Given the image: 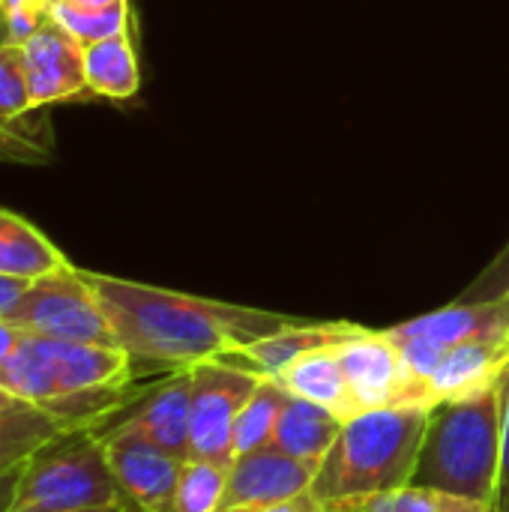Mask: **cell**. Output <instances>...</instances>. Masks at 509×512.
Wrapping results in <instances>:
<instances>
[{"instance_id":"1","label":"cell","mask_w":509,"mask_h":512,"mask_svg":"<svg viewBox=\"0 0 509 512\" xmlns=\"http://www.w3.org/2000/svg\"><path fill=\"white\" fill-rule=\"evenodd\" d=\"M81 273L93 288L117 345L138 366L192 369L207 360H225L297 321L291 315L192 297L120 276Z\"/></svg>"},{"instance_id":"2","label":"cell","mask_w":509,"mask_h":512,"mask_svg":"<svg viewBox=\"0 0 509 512\" xmlns=\"http://www.w3.org/2000/svg\"><path fill=\"white\" fill-rule=\"evenodd\" d=\"M429 414L426 405L357 414L342 426L309 492L327 512H348L375 495L411 486Z\"/></svg>"},{"instance_id":"3","label":"cell","mask_w":509,"mask_h":512,"mask_svg":"<svg viewBox=\"0 0 509 512\" xmlns=\"http://www.w3.org/2000/svg\"><path fill=\"white\" fill-rule=\"evenodd\" d=\"M501 414L504 381L486 393L435 405L411 486L444 489L498 507Z\"/></svg>"},{"instance_id":"4","label":"cell","mask_w":509,"mask_h":512,"mask_svg":"<svg viewBox=\"0 0 509 512\" xmlns=\"http://www.w3.org/2000/svg\"><path fill=\"white\" fill-rule=\"evenodd\" d=\"M135 375L138 363L123 348L24 333L18 351L0 366V387L24 405L51 411L72 396L129 390L135 387Z\"/></svg>"},{"instance_id":"5","label":"cell","mask_w":509,"mask_h":512,"mask_svg":"<svg viewBox=\"0 0 509 512\" xmlns=\"http://www.w3.org/2000/svg\"><path fill=\"white\" fill-rule=\"evenodd\" d=\"M126 504L96 432H66L15 477L9 510H99Z\"/></svg>"},{"instance_id":"6","label":"cell","mask_w":509,"mask_h":512,"mask_svg":"<svg viewBox=\"0 0 509 512\" xmlns=\"http://www.w3.org/2000/svg\"><path fill=\"white\" fill-rule=\"evenodd\" d=\"M3 321L45 339L120 348L93 288L75 264L30 282L21 303Z\"/></svg>"},{"instance_id":"7","label":"cell","mask_w":509,"mask_h":512,"mask_svg":"<svg viewBox=\"0 0 509 512\" xmlns=\"http://www.w3.org/2000/svg\"><path fill=\"white\" fill-rule=\"evenodd\" d=\"M192 372L189 459L234 462V423L264 375L228 360H207Z\"/></svg>"},{"instance_id":"8","label":"cell","mask_w":509,"mask_h":512,"mask_svg":"<svg viewBox=\"0 0 509 512\" xmlns=\"http://www.w3.org/2000/svg\"><path fill=\"white\" fill-rule=\"evenodd\" d=\"M339 360L360 414L405 405L432 408L429 387L408 372L396 342L384 330L363 327L354 339L339 345Z\"/></svg>"},{"instance_id":"9","label":"cell","mask_w":509,"mask_h":512,"mask_svg":"<svg viewBox=\"0 0 509 512\" xmlns=\"http://www.w3.org/2000/svg\"><path fill=\"white\" fill-rule=\"evenodd\" d=\"M96 435L105 447L108 468L129 510L174 512V492L183 471V459L120 429H102Z\"/></svg>"},{"instance_id":"10","label":"cell","mask_w":509,"mask_h":512,"mask_svg":"<svg viewBox=\"0 0 509 512\" xmlns=\"http://www.w3.org/2000/svg\"><path fill=\"white\" fill-rule=\"evenodd\" d=\"M33 108L93 96L84 78V42H78L51 12L45 24L21 45Z\"/></svg>"},{"instance_id":"11","label":"cell","mask_w":509,"mask_h":512,"mask_svg":"<svg viewBox=\"0 0 509 512\" xmlns=\"http://www.w3.org/2000/svg\"><path fill=\"white\" fill-rule=\"evenodd\" d=\"M315 471L318 468L285 456L276 447L237 456L228 471L219 512H261L285 504L312 489Z\"/></svg>"},{"instance_id":"12","label":"cell","mask_w":509,"mask_h":512,"mask_svg":"<svg viewBox=\"0 0 509 512\" xmlns=\"http://www.w3.org/2000/svg\"><path fill=\"white\" fill-rule=\"evenodd\" d=\"M189 411H192V372L174 369L162 381L150 384L138 402H132L105 429H120L150 441L153 447L189 459Z\"/></svg>"},{"instance_id":"13","label":"cell","mask_w":509,"mask_h":512,"mask_svg":"<svg viewBox=\"0 0 509 512\" xmlns=\"http://www.w3.org/2000/svg\"><path fill=\"white\" fill-rule=\"evenodd\" d=\"M509 375V339H471L453 345L429 378L432 408L498 387Z\"/></svg>"},{"instance_id":"14","label":"cell","mask_w":509,"mask_h":512,"mask_svg":"<svg viewBox=\"0 0 509 512\" xmlns=\"http://www.w3.org/2000/svg\"><path fill=\"white\" fill-rule=\"evenodd\" d=\"M363 327L351 321H303L297 318L294 324L240 348L237 354L225 357L228 363H237L243 369H252L264 378H279L294 360H300L309 351L321 348H336L348 339H354Z\"/></svg>"},{"instance_id":"15","label":"cell","mask_w":509,"mask_h":512,"mask_svg":"<svg viewBox=\"0 0 509 512\" xmlns=\"http://www.w3.org/2000/svg\"><path fill=\"white\" fill-rule=\"evenodd\" d=\"M276 381L291 396H300V399H306L312 405L327 408L342 423H348V420H354L360 414V408L354 402V393L348 387L342 360H339V345L336 348H321V351L303 354Z\"/></svg>"},{"instance_id":"16","label":"cell","mask_w":509,"mask_h":512,"mask_svg":"<svg viewBox=\"0 0 509 512\" xmlns=\"http://www.w3.org/2000/svg\"><path fill=\"white\" fill-rule=\"evenodd\" d=\"M342 426L345 423L336 414H330L327 408L288 393L282 402L270 447H276L279 453L294 456L312 468H321V462L327 459L330 447L336 444Z\"/></svg>"},{"instance_id":"17","label":"cell","mask_w":509,"mask_h":512,"mask_svg":"<svg viewBox=\"0 0 509 512\" xmlns=\"http://www.w3.org/2000/svg\"><path fill=\"white\" fill-rule=\"evenodd\" d=\"M72 264L33 222L0 207V273L36 282Z\"/></svg>"},{"instance_id":"18","label":"cell","mask_w":509,"mask_h":512,"mask_svg":"<svg viewBox=\"0 0 509 512\" xmlns=\"http://www.w3.org/2000/svg\"><path fill=\"white\" fill-rule=\"evenodd\" d=\"M84 78L93 96L126 102L141 87L138 54L132 45V33H117L99 42L84 45Z\"/></svg>"},{"instance_id":"19","label":"cell","mask_w":509,"mask_h":512,"mask_svg":"<svg viewBox=\"0 0 509 512\" xmlns=\"http://www.w3.org/2000/svg\"><path fill=\"white\" fill-rule=\"evenodd\" d=\"M69 429L36 405H12L0 411V477H18L21 468L45 444L57 441Z\"/></svg>"},{"instance_id":"20","label":"cell","mask_w":509,"mask_h":512,"mask_svg":"<svg viewBox=\"0 0 509 512\" xmlns=\"http://www.w3.org/2000/svg\"><path fill=\"white\" fill-rule=\"evenodd\" d=\"M288 390L276 378H261L234 423V459L273 444V429Z\"/></svg>"},{"instance_id":"21","label":"cell","mask_w":509,"mask_h":512,"mask_svg":"<svg viewBox=\"0 0 509 512\" xmlns=\"http://www.w3.org/2000/svg\"><path fill=\"white\" fill-rule=\"evenodd\" d=\"M348 512H498L495 504L462 498L444 489H429V486H402L396 492L375 495Z\"/></svg>"},{"instance_id":"22","label":"cell","mask_w":509,"mask_h":512,"mask_svg":"<svg viewBox=\"0 0 509 512\" xmlns=\"http://www.w3.org/2000/svg\"><path fill=\"white\" fill-rule=\"evenodd\" d=\"M54 159V135L45 108L6 120L0 117V162L12 165H45Z\"/></svg>"},{"instance_id":"23","label":"cell","mask_w":509,"mask_h":512,"mask_svg":"<svg viewBox=\"0 0 509 512\" xmlns=\"http://www.w3.org/2000/svg\"><path fill=\"white\" fill-rule=\"evenodd\" d=\"M228 471L231 465L222 462L186 459L174 492V512H219L228 486Z\"/></svg>"},{"instance_id":"24","label":"cell","mask_w":509,"mask_h":512,"mask_svg":"<svg viewBox=\"0 0 509 512\" xmlns=\"http://www.w3.org/2000/svg\"><path fill=\"white\" fill-rule=\"evenodd\" d=\"M54 18L78 39V42H99L117 33L129 30V3L123 6H111V9H99V12H81L72 6H63L54 0Z\"/></svg>"},{"instance_id":"25","label":"cell","mask_w":509,"mask_h":512,"mask_svg":"<svg viewBox=\"0 0 509 512\" xmlns=\"http://www.w3.org/2000/svg\"><path fill=\"white\" fill-rule=\"evenodd\" d=\"M30 87H27V69H24V51L21 45L0 42V117L21 120L33 114Z\"/></svg>"},{"instance_id":"26","label":"cell","mask_w":509,"mask_h":512,"mask_svg":"<svg viewBox=\"0 0 509 512\" xmlns=\"http://www.w3.org/2000/svg\"><path fill=\"white\" fill-rule=\"evenodd\" d=\"M51 12L54 0H0V42L24 45Z\"/></svg>"},{"instance_id":"27","label":"cell","mask_w":509,"mask_h":512,"mask_svg":"<svg viewBox=\"0 0 509 512\" xmlns=\"http://www.w3.org/2000/svg\"><path fill=\"white\" fill-rule=\"evenodd\" d=\"M504 297H509V240L456 300L459 303H489V300H504Z\"/></svg>"},{"instance_id":"28","label":"cell","mask_w":509,"mask_h":512,"mask_svg":"<svg viewBox=\"0 0 509 512\" xmlns=\"http://www.w3.org/2000/svg\"><path fill=\"white\" fill-rule=\"evenodd\" d=\"M498 512H509V375L504 378V414H501V486Z\"/></svg>"},{"instance_id":"29","label":"cell","mask_w":509,"mask_h":512,"mask_svg":"<svg viewBox=\"0 0 509 512\" xmlns=\"http://www.w3.org/2000/svg\"><path fill=\"white\" fill-rule=\"evenodd\" d=\"M27 288H30L27 279H15V276L0 273V318H9V312L21 303Z\"/></svg>"},{"instance_id":"30","label":"cell","mask_w":509,"mask_h":512,"mask_svg":"<svg viewBox=\"0 0 509 512\" xmlns=\"http://www.w3.org/2000/svg\"><path fill=\"white\" fill-rule=\"evenodd\" d=\"M24 342V330H18L15 324L0 318V366L9 363V357L18 351V345Z\"/></svg>"},{"instance_id":"31","label":"cell","mask_w":509,"mask_h":512,"mask_svg":"<svg viewBox=\"0 0 509 512\" xmlns=\"http://www.w3.org/2000/svg\"><path fill=\"white\" fill-rule=\"evenodd\" d=\"M261 512H327V507L312 492H303V495H297V498H291L285 504H276V507Z\"/></svg>"},{"instance_id":"32","label":"cell","mask_w":509,"mask_h":512,"mask_svg":"<svg viewBox=\"0 0 509 512\" xmlns=\"http://www.w3.org/2000/svg\"><path fill=\"white\" fill-rule=\"evenodd\" d=\"M63 6H72V9H81V12H99V9H111V6H123L129 0H57Z\"/></svg>"},{"instance_id":"33","label":"cell","mask_w":509,"mask_h":512,"mask_svg":"<svg viewBox=\"0 0 509 512\" xmlns=\"http://www.w3.org/2000/svg\"><path fill=\"white\" fill-rule=\"evenodd\" d=\"M12 492H15V477H0V512H9Z\"/></svg>"},{"instance_id":"34","label":"cell","mask_w":509,"mask_h":512,"mask_svg":"<svg viewBox=\"0 0 509 512\" xmlns=\"http://www.w3.org/2000/svg\"><path fill=\"white\" fill-rule=\"evenodd\" d=\"M9 512H132L126 504L117 507H99V510H45V507H30V510H9Z\"/></svg>"},{"instance_id":"35","label":"cell","mask_w":509,"mask_h":512,"mask_svg":"<svg viewBox=\"0 0 509 512\" xmlns=\"http://www.w3.org/2000/svg\"><path fill=\"white\" fill-rule=\"evenodd\" d=\"M12 405H18V399H15V396H9V393L0 387V411H3V408H12Z\"/></svg>"}]
</instances>
